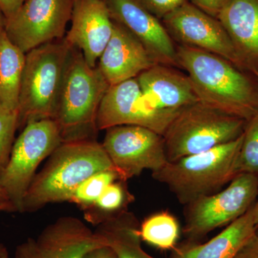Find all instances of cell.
I'll use <instances>...</instances> for the list:
<instances>
[{
  "mask_svg": "<svg viewBox=\"0 0 258 258\" xmlns=\"http://www.w3.org/2000/svg\"><path fill=\"white\" fill-rule=\"evenodd\" d=\"M179 67L187 73L200 101L246 121L258 111V93L230 61L211 52L176 45Z\"/></svg>",
  "mask_w": 258,
  "mask_h": 258,
  "instance_id": "cell-1",
  "label": "cell"
},
{
  "mask_svg": "<svg viewBox=\"0 0 258 258\" xmlns=\"http://www.w3.org/2000/svg\"><path fill=\"white\" fill-rule=\"evenodd\" d=\"M110 170L116 171L96 140L62 142L35 174L24 198L21 213L38 211L49 204L70 202L85 180Z\"/></svg>",
  "mask_w": 258,
  "mask_h": 258,
  "instance_id": "cell-2",
  "label": "cell"
},
{
  "mask_svg": "<svg viewBox=\"0 0 258 258\" xmlns=\"http://www.w3.org/2000/svg\"><path fill=\"white\" fill-rule=\"evenodd\" d=\"M110 87L98 68H92L82 52L71 47L54 119L62 142L96 141L97 116Z\"/></svg>",
  "mask_w": 258,
  "mask_h": 258,
  "instance_id": "cell-3",
  "label": "cell"
},
{
  "mask_svg": "<svg viewBox=\"0 0 258 258\" xmlns=\"http://www.w3.org/2000/svg\"><path fill=\"white\" fill-rule=\"evenodd\" d=\"M243 134V133H242ZM243 135L235 140L173 161L152 172V177L166 185L180 203L186 205L211 195L236 176V163Z\"/></svg>",
  "mask_w": 258,
  "mask_h": 258,
  "instance_id": "cell-4",
  "label": "cell"
},
{
  "mask_svg": "<svg viewBox=\"0 0 258 258\" xmlns=\"http://www.w3.org/2000/svg\"><path fill=\"white\" fill-rule=\"evenodd\" d=\"M71 46L64 38L26 53L18 106V129L29 123L54 119Z\"/></svg>",
  "mask_w": 258,
  "mask_h": 258,
  "instance_id": "cell-5",
  "label": "cell"
},
{
  "mask_svg": "<svg viewBox=\"0 0 258 258\" xmlns=\"http://www.w3.org/2000/svg\"><path fill=\"white\" fill-rule=\"evenodd\" d=\"M246 122L200 101L183 108L162 136L168 161L235 140L243 133Z\"/></svg>",
  "mask_w": 258,
  "mask_h": 258,
  "instance_id": "cell-6",
  "label": "cell"
},
{
  "mask_svg": "<svg viewBox=\"0 0 258 258\" xmlns=\"http://www.w3.org/2000/svg\"><path fill=\"white\" fill-rule=\"evenodd\" d=\"M62 143L58 125L53 119L31 122L15 141L8 164L0 173L5 190L15 212H22L25 194L44 159Z\"/></svg>",
  "mask_w": 258,
  "mask_h": 258,
  "instance_id": "cell-7",
  "label": "cell"
},
{
  "mask_svg": "<svg viewBox=\"0 0 258 258\" xmlns=\"http://www.w3.org/2000/svg\"><path fill=\"white\" fill-rule=\"evenodd\" d=\"M257 196V176L238 174L225 189L200 197L186 205L185 236L195 240L230 225L253 206Z\"/></svg>",
  "mask_w": 258,
  "mask_h": 258,
  "instance_id": "cell-8",
  "label": "cell"
},
{
  "mask_svg": "<svg viewBox=\"0 0 258 258\" xmlns=\"http://www.w3.org/2000/svg\"><path fill=\"white\" fill-rule=\"evenodd\" d=\"M106 130L101 144L120 180L126 181L147 169L154 172L168 162L164 138L152 129L123 125Z\"/></svg>",
  "mask_w": 258,
  "mask_h": 258,
  "instance_id": "cell-9",
  "label": "cell"
},
{
  "mask_svg": "<svg viewBox=\"0 0 258 258\" xmlns=\"http://www.w3.org/2000/svg\"><path fill=\"white\" fill-rule=\"evenodd\" d=\"M74 0H26L5 20L10 41L25 54L36 47L61 40L72 16Z\"/></svg>",
  "mask_w": 258,
  "mask_h": 258,
  "instance_id": "cell-10",
  "label": "cell"
},
{
  "mask_svg": "<svg viewBox=\"0 0 258 258\" xmlns=\"http://www.w3.org/2000/svg\"><path fill=\"white\" fill-rule=\"evenodd\" d=\"M181 111L157 109L144 96L137 79H131L108 88L98 109L97 127L100 131L140 125L163 136Z\"/></svg>",
  "mask_w": 258,
  "mask_h": 258,
  "instance_id": "cell-11",
  "label": "cell"
},
{
  "mask_svg": "<svg viewBox=\"0 0 258 258\" xmlns=\"http://www.w3.org/2000/svg\"><path fill=\"white\" fill-rule=\"evenodd\" d=\"M176 45L211 52L246 69L225 29L218 19L207 14L189 2L161 20Z\"/></svg>",
  "mask_w": 258,
  "mask_h": 258,
  "instance_id": "cell-12",
  "label": "cell"
},
{
  "mask_svg": "<svg viewBox=\"0 0 258 258\" xmlns=\"http://www.w3.org/2000/svg\"><path fill=\"white\" fill-rule=\"evenodd\" d=\"M112 20L121 24L142 42L157 64L178 68L175 42L159 19L137 0H105Z\"/></svg>",
  "mask_w": 258,
  "mask_h": 258,
  "instance_id": "cell-13",
  "label": "cell"
},
{
  "mask_svg": "<svg viewBox=\"0 0 258 258\" xmlns=\"http://www.w3.org/2000/svg\"><path fill=\"white\" fill-rule=\"evenodd\" d=\"M71 27L64 38L71 47L82 52L91 67L111 39L113 20L105 0H74Z\"/></svg>",
  "mask_w": 258,
  "mask_h": 258,
  "instance_id": "cell-14",
  "label": "cell"
},
{
  "mask_svg": "<svg viewBox=\"0 0 258 258\" xmlns=\"http://www.w3.org/2000/svg\"><path fill=\"white\" fill-rule=\"evenodd\" d=\"M155 64L142 42L123 25L113 21L111 39L97 64L109 86L137 79Z\"/></svg>",
  "mask_w": 258,
  "mask_h": 258,
  "instance_id": "cell-15",
  "label": "cell"
},
{
  "mask_svg": "<svg viewBox=\"0 0 258 258\" xmlns=\"http://www.w3.org/2000/svg\"><path fill=\"white\" fill-rule=\"evenodd\" d=\"M176 69L155 64L137 78L144 96L157 109L179 111L200 102L189 76Z\"/></svg>",
  "mask_w": 258,
  "mask_h": 258,
  "instance_id": "cell-16",
  "label": "cell"
},
{
  "mask_svg": "<svg viewBox=\"0 0 258 258\" xmlns=\"http://www.w3.org/2000/svg\"><path fill=\"white\" fill-rule=\"evenodd\" d=\"M37 247L44 258H85L103 241L77 217H60L39 235Z\"/></svg>",
  "mask_w": 258,
  "mask_h": 258,
  "instance_id": "cell-17",
  "label": "cell"
},
{
  "mask_svg": "<svg viewBox=\"0 0 258 258\" xmlns=\"http://www.w3.org/2000/svg\"><path fill=\"white\" fill-rule=\"evenodd\" d=\"M217 18L245 68L258 71V0H227Z\"/></svg>",
  "mask_w": 258,
  "mask_h": 258,
  "instance_id": "cell-18",
  "label": "cell"
},
{
  "mask_svg": "<svg viewBox=\"0 0 258 258\" xmlns=\"http://www.w3.org/2000/svg\"><path fill=\"white\" fill-rule=\"evenodd\" d=\"M257 230L252 207L208 242L175 249L172 258H236Z\"/></svg>",
  "mask_w": 258,
  "mask_h": 258,
  "instance_id": "cell-19",
  "label": "cell"
},
{
  "mask_svg": "<svg viewBox=\"0 0 258 258\" xmlns=\"http://www.w3.org/2000/svg\"><path fill=\"white\" fill-rule=\"evenodd\" d=\"M139 227L137 217L125 210L106 219L94 231L116 258H155L142 248Z\"/></svg>",
  "mask_w": 258,
  "mask_h": 258,
  "instance_id": "cell-20",
  "label": "cell"
},
{
  "mask_svg": "<svg viewBox=\"0 0 258 258\" xmlns=\"http://www.w3.org/2000/svg\"><path fill=\"white\" fill-rule=\"evenodd\" d=\"M26 54L10 41L5 28L0 30V110L18 112Z\"/></svg>",
  "mask_w": 258,
  "mask_h": 258,
  "instance_id": "cell-21",
  "label": "cell"
},
{
  "mask_svg": "<svg viewBox=\"0 0 258 258\" xmlns=\"http://www.w3.org/2000/svg\"><path fill=\"white\" fill-rule=\"evenodd\" d=\"M125 181L117 180L103 191L91 206L83 209L85 218L93 225H98L113 215L126 210L133 200Z\"/></svg>",
  "mask_w": 258,
  "mask_h": 258,
  "instance_id": "cell-22",
  "label": "cell"
},
{
  "mask_svg": "<svg viewBox=\"0 0 258 258\" xmlns=\"http://www.w3.org/2000/svg\"><path fill=\"white\" fill-rule=\"evenodd\" d=\"M142 241L161 249H174L179 236V225L175 217L161 212L147 217L139 227Z\"/></svg>",
  "mask_w": 258,
  "mask_h": 258,
  "instance_id": "cell-23",
  "label": "cell"
},
{
  "mask_svg": "<svg viewBox=\"0 0 258 258\" xmlns=\"http://www.w3.org/2000/svg\"><path fill=\"white\" fill-rule=\"evenodd\" d=\"M243 139L236 163V172L258 177V111L246 122Z\"/></svg>",
  "mask_w": 258,
  "mask_h": 258,
  "instance_id": "cell-24",
  "label": "cell"
},
{
  "mask_svg": "<svg viewBox=\"0 0 258 258\" xmlns=\"http://www.w3.org/2000/svg\"><path fill=\"white\" fill-rule=\"evenodd\" d=\"M119 179V175L115 171L96 173L80 185L70 202L79 205L82 210L88 208L96 201L108 186Z\"/></svg>",
  "mask_w": 258,
  "mask_h": 258,
  "instance_id": "cell-25",
  "label": "cell"
},
{
  "mask_svg": "<svg viewBox=\"0 0 258 258\" xmlns=\"http://www.w3.org/2000/svg\"><path fill=\"white\" fill-rule=\"evenodd\" d=\"M18 129V112L0 110V173L9 161Z\"/></svg>",
  "mask_w": 258,
  "mask_h": 258,
  "instance_id": "cell-26",
  "label": "cell"
},
{
  "mask_svg": "<svg viewBox=\"0 0 258 258\" xmlns=\"http://www.w3.org/2000/svg\"><path fill=\"white\" fill-rule=\"evenodd\" d=\"M144 8L161 20L189 0H137Z\"/></svg>",
  "mask_w": 258,
  "mask_h": 258,
  "instance_id": "cell-27",
  "label": "cell"
},
{
  "mask_svg": "<svg viewBox=\"0 0 258 258\" xmlns=\"http://www.w3.org/2000/svg\"><path fill=\"white\" fill-rule=\"evenodd\" d=\"M14 258H44L42 257L36 241L34 239L28 238L20 244L15 249Z\"/></svg>",
  "mask_w": 258,
  "mask_h": 258,
  "instance_id": "cell-28",
  "label": "cell"
},
{
  "mask_svg": "<svg viewBox=\"0 0 258 258\" xmlns=\"http://www.w3.org/2000/svg\"><path fill=\"white\" fill-rule=\"evenodd\" d=\"M227 0H189V3L207 14L217 18Z\"/></svg>",
  "mask_w": 258,
  "mask_h": 258,
  "instance_id": "cell-29",
  "label": "cell"
},
{
  "mask_svg": "<svg viewBox=\"0 0 258 258\" xmlns=\"http://www.w3.org/2000/svg\"><path fill=\"white\" fill-rule=\"evenodd\" d=\"M236 258H258V235H254L243 248L241 249Z\"/></svg>",
  "mask_w": 258,
  "mask_h": 258,
  "instance_id": "cell-30",
  "label": "cell"
},
{
  "mask_svg": "<svg viewBox=\"0 0 258 258\" xmlns=\"http://www.w3.org/2000/svg\"><path fill=\"white\" fill-rule=\"evenodd\" d=\"M26 0H0V11L5 20L10 18L18 11Z\"/></svg>",
  "mask_w": 258,
  "mask_h": 258,
  "instance_id": "cell-31",
  "label": "cell"
},
{
  "mask_svg": "<svg viewBox=\"0 0 258 258\" xmlns=\"http://www.w3.org/2000/svg\"><path fill=\"white\" fill-rule=\"evenodd\" d=\"M85 258H116L114 252L107 245L101 246L93 249L86 254Z\"/></svg>",
  "mask_w": 258,
  "mask_h": 258,
  "instance_id": "cell-32",
  "label": "cell"
},
{
  "mask_svg": "<svg viewBox=\"0 0 258 258\" xmlns=\"http://www.w3.org/2000/svg\"><path fill=\"white\" fill-rule=\"evenodd\" d=\"M0 212H15L5 190L0 186Z\"/></svg>",
  "mask_w": 258,
  "mask_h": 258,
  "instance_id": "cell-33",
  "label": "cell"
},
{
  "mask_svg": "<svg viewBox=\"0 0 258 258\" xmlns=\"http://www.w3.org/2000/svg\"><path fill=\"white\" fill-rule=\"evenodd\" d=\"M252 211H253L254 223L258 228V196L257 200L252 206Z\"/></svg>",
  "mask_w": 258,
  "mask_h": 258,
  "instance_id": "cell-34",
  "label": "cell"
},
{
  "mask_svg": "<svg viewBox=\"0 0 258 258\" xmlns=\"http://www.w3.org/2000/svg\"><path fill=\"white\" fill-rule=\"evenodd\" d=\"M0 258H9L8 249L3 244H0Z\"/></svg>",
  "mask_w": 258,
  "mask_h": 258,
  "instance_id": "cell-35",
  "label": "cell"
},
{
  "mask_svg": "<svg viewBox=\"0 0 258 258\" xmlns=\"http://www.w3.org/2000/svg\"><path fill=\"white\" fill-rule=\"evenodd\" d=\"M5 18L3 15V13L0 11V30L5 28Z\"/></svg>",
  "mask_w": 258,
  "mask_h": 258,
  "instance_id": "cell-36",
  "label": "cell"
},
{
  "mask_svg": "<svg viewBox=\"0 0 258 258\" xmlns=\"http://www.w3.org/2000/svg\"><path fill=\"white\" fill-rule=\"evenodd\" d=\"M254 74H255L256 76H257V81H258V71H255V72H254Z\"/></svg>",
  "mask_w": 258,
  "mask_h": 258,
  "instance_id": "cell-37",
  "label": "cell"
},
{
  "mask_svg": "<svg viewBox=\"0 0 258 258\" xmlns=\"http://www.w3.org/2000/svg\"><path fill=\"white\" fill-rule=\"evenodd\" d=\"M257 235H258V228H257Z\"/></svg>",
  "mask_w": 258,
  "mask_h": 258,
  "instance_id": "cell-38",
  "label": "cell"
}]
</instances>
